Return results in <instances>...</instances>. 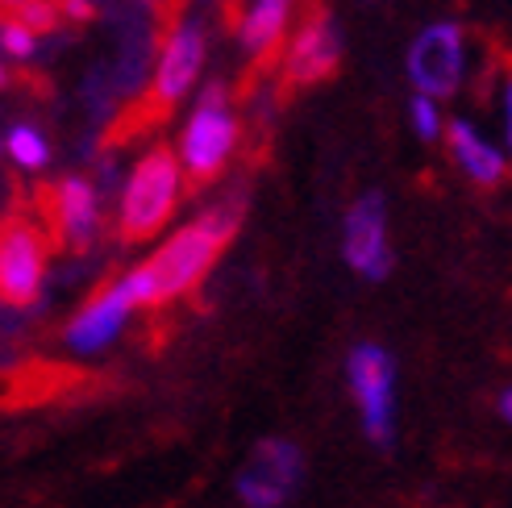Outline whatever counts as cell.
<instances>
[{"instance_id": "7c38bea8", "label": "cell", "mask_w": 512, "mask_h": 508, "mask_svg": "<svg viewBox=\"0 0 512 508\" xmlns=\"http://www.w3.org/2000/svg\"><path fill=\"white\" fill-rule=\"evenodd\" d=\"M50 221L55 230L63 234L67 246H88L96 238V225H100V200H96V188L80 175H67V180L55 184L50 192Z\"/></svg>"}, {"instance_id": "e0dca14e", "label": "cell", "mask_w": 512, "mask_h": 508, "mask_svg": "<svg viewBox=\"0 0 512 508\" xmlns=\"http://www.w3.org/2000/svg\"><path fill=\"white\" fill-rule=\"evenodd\" d=\"M433 100H438V96L417 92L413 105H408V121H413V130H417L421 142H433V138L442 134V113H438V105H433Z\"/></svg>"}, {"instance_id": "3957f363", "label": "cell", "mask_w": 512, "mask_h": 508, "mask_svg": "<svg viewBox=\"0 0 512 508\" xmlns=\"http://www.w3.org/2000/svg\"><path fill=\"white\" fill-rule=\"evenodd\" d=\"M238 150V117L229 109L225 84H209L200 92L196 109L188 113V125L179 134V163L192 184H209L221 175L229 155Z\"/></svg>"}, {"instance_id": "277c9868", "label": "cell", "mask_w": 512, "mask_h": 508, "mask_svg": "<svg viewBox=\"0 0 512 508\" xmlns=\"http://www.w3.org/2000/svg\"><path fill=\"white\" fill-rule=\"evenodd\" d=\"M467 75V38L454 21H433L408 46V80L417 92L454 96Z\"/></svg>"}, {"instance_id": "5bb4252c", "label": "cell", "mask_w": 512, "mask_h": 508, "mask_svg": "<svg viewBox=\"0 0 512 508\" xmlns=\"http://www.w3.org/2000/svg\"><path fill=\"white\" fill-rule=\"evenodd\" d=\"M288 17H292V0H250L238 21V42L246 55L263 59L267 50H275L279 38L288 34Z\"/></svg>"}, {"instance_id": "ffe728a7", "label": "cell", "mask_w": 512, "mask_h": 508, "mask_svg": "<svg viewBox=\"0 0 512 508\" xmlns=\"http://www.w3.org/2000/svg\"><path fill=\"white\" fill-rule=\"evenodd\" d=\"M500 413H504V421H512V388L500 396Z\"/></svg>"}, {"instance_id": "30bf717a", "label": "cell", "mask_w": 512, "mask_h": 508, "mask_svg": "<svg viewBox=\"0 0 512 508\" xmlns=\"http://www.w3.org/2000/svg\"><path fill=\"white\" fill-rule=\"evenodd\" d=\"M204 67V25L196 17L179 21L167 34L159 63H155V88H150V100L159 109H171L188 96V88L196 84V75Z\"/></svg>"}, {"instance_id": "4fadbf2b", "label": "cell", "mask_w": 512, "mask_h": 508, "mask_svg": "<svg viewBox=\"0 0 512 508\" xmlns=\"http://www.w3.org/2000/svg\"><path fill=\"white\" fill-rule=\"evenodd\" d=\"M446 142H450L454 163L463 167L467 180H475L479 188H496L504 175H508L504 155H500L492 142H483L479 130H471L467 121H450V125H446Z\"/></svg>"}, {"instance_id": "52a82bcc", "label": "cell", "mask_w": 512, "mask_h": 508, "mask_svg": "<svg viewBox=\"0 0 512 508\" xmlns=\"http://www.w3.org/2000/svg\"><path fill=\"white\" fill-rule=\"evenodd\" d=\"M304 475L300 450L284 438H267L254 446L246 467L238 471V496L246 508H284Z\"/></svg>"}, {"instance_id": "9a60e30c", "label": "cell", "mask_w": 512, "mask_h": 508, "mask_svg": "<svg viewBox=\"0 0 512 508\" xmlns=\"http://www.w3.org/2000/svg\"><path fill=\"white\" fill-rule=\"evenodd\" d=\"M5 155L21 167V171H42L50 163V142L42 138V130H34V125H9V134H5Z\"/></svg>"}, {"instance_id": "d6986e66", "label": "cell", "mask_w": 512, "mask_h": 508, "mask_svg": "<svg viewBox=\"0 0 512 508\" xmlns=\"http://www.w3.org/2000/svg\"><path fill=\"white\" fill-rule=\"evenodd\" d=\"M504 138L512 146V75L504 80Z\"/></svg>"}, {"instance_id": "8992f818", "label": "cell", "mask_w": 512, "mask_h": 508, "mask_svg": "<svg viewBox=\"0 0 512 508\" xmlns=\"http://www.w3.org/2000/svg\"><path fill=\"white\" fill-rule=\"evenodd\" d=\"M46 275V234L30 217H9L0 234V296L9 309H25L42 292Z\"/></svg>"}, {"instance_id": "9c48e42d", "label": "cell", "mask_w": 512, "mask_h": 508, "mask_svg": "<svg viewBox=\"0 0 512 508\" xmlns=\"http://www.w3.org/2000/svg\"><path fill=\"white\" fill-rule=\"evenodd\" d=\"M342 250H346V263L363 279H383L392 271L388 213H383V196L379 192H367V196L354 200V209L346 213Z\"/></svg>"}, {"instance_id": "2e32d148", "label": "cell", "mask_w": 512, "mask_h": 508, "mask_svg": "<svg viewBox=\"0 0 512 508\" xmlns=\"http://www.w3.org/2000/svg\"><path fill=\"white\" fill-rule=\"evenodd\" d=\"M0 46H5V55L13 63H25V59H34V50H38V30L25 25L21 17H5V25H0Z\"/></svg>"}, {"instance_id": "ba28073f", "label": "cell", "mask_w": 512, "mask_h": 508, "mask_svg": "<svg viewBox=\"0 0 512 508\" xmlns=\"http://www.w3.org/2000/svg\"><path fill=\"white\" fill-rule=\"evenodd\" d=\"M342 63V30L334 13H309L304 25L296 30V38L288 42V55H284V75L292 88H309V84H321L329 75L338 71Z\"/></svg>"}, {"instance_id": "8fae6325", "label": "cell", "mask_w": 512, "mask_h": 508, "mask_svg": "<svg viewBox=\"0 0 512 508\" xmlns=\"http://www.w3.org/2000/svg\"><path fill=\"white\" fill-rule=\"evenodd\" d=\"M134 309H138V292H134V284H130V275H121L117 284H109L105 292H96V296L84 304V313L67 325L63 342H67L71 350H100V346H109V342L121 334L125 317H130Z\"/></svg>"}, {"instance_id": "6da1fadb", "label": "cell", "mask_w": 512, "mask_h": 508, "mask_svg": "<svg viewBox=\"0 0 512 508\" xmlns=\"http://www.w3.org/2000/svg\"><path fill=\"white\" fill-rule=\"evenodd\" d=\"M238 230V213L234 209H209L204 217H196L192 225H184L159 254L146 259V271L155 279V304H167L175 296L192 292L209 267L217 263V254L225 250V242Z\"/></svg>"}, {"instance_id": "7a4b0ae2", "label": "cell", "mask_w": 512, "mask_h": 508, "mask_svg": "<svg viewBox=\"0 0 512 508\" xmlns=\"http://www.w3.org/2000/svg\"><path fill=\"white\" fill-rule=\"evenodd\" d=\"M179 175H184V163H179L175 150H167V146L146 150L121 192L117 230L125 242H146L150 234L163 230L167 217L175 213V200H179Z\"/></svg>"}, {"instance_id": "ac0fdd59", "label": "cell", "mask_w": 512, "mask_h": 508, "mask_svg": "<svg viewBox=\"0 0 512 508\" xmlns=\"http://www.w3.org/2000/svg\"><path fill=\"white\" fill-rule=\"evenodd\" d=\"M63 13L71 17V21H92V0H63Z\"/></svg>"}, {"instance_id": "5b68a950", "label": "cell", "mask_w": 512, "mask_h": 508, "mask_svg": "<svg viewBox=\"0 0 512 508\" xmlns=\"http://www.w3.org/2000/svg\"><path fill=\"white\" fill-rule=\"evenodd\" d=\"M346 375H350V388L354 400L363 409V429L375 446H388L392 442V417H396V371L388 350H379L371 342L354 346V354L346 359Z\"/></svg>"}]
</instances>
